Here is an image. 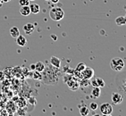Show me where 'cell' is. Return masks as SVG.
<instances>
[{"label": "cell", "instance_id": "1", "mask_svg": "<svg viewBox=\"0 0 126 116\" xmlns=\"http://www.w3.org/2000/svg\"><path fill=\"white\" fill-rule=\"evenodd\" d=\"M41 81L46 85H56L59 81L60 71L59 68L54 67L53 65L45 66V69L41 72Z\"/></svg>", "mask_w": 126, "mask_h": 116}, {"label": "cell", "instance_id": "2", "mask_svg": "<svg viewBox=\"0 0 126 116\" xmlns=\"http://www.w3.org/2000/svg\"><path fill=\"white\" fill-rule=\"evenodd\" d=\"M118 74L115 77V85L119 92L126 94V71L118 72Z\"/></svg>", "mask_w": 126, "mask_h": 116}, {"label": "cell", "instance_id": "3", "mask_svg": "<svg viewBox=\"0 0 126 116\" xmlns=\"http://www.w3.org/2000/svg\"><path fill=\"white\" fill-rule=\"evenodd\" d=\"M64 16V12L61 7H53L49 11V17L55 22H59Z\"/></svg>", "mask_w": 126, "mask_h": 116}, {"label": "cell", "instance_id": "4", "mask_svg": "<svg viewBox=\"0 0 126 116\" xmlns=\"http://www.w3.org/2000/svg\"><path fill=\"white\" fill-rule=\"evenodd\" d=\"M110 67L112 70L116 72L123 71L124 67V59H122L121 57H114L110 62Z\"/></svg>", "mask_w": 126, "mask_h": 116}, {"label": "cell", "instance_id": "5", "mask_svg": "<svg viewBox=\"0 0 126 116\" xmlns=\"http://www.w3.org/2000/svg\"><path fill=\"white\" fill-rule=\"evenodd\" d=\"M100 112L103 115L109 116L113 114V106L109 103H104L100 105Z\"/></svg>", "mask_w": 126, "mask_h": 116}, {"label": "cell", "instance_id": "6", "mask_svg": "<svg viewBox=\"0 0 126 116\" xmlns=\"http://www.w3.org/2000/svg\"><path fill=\"white\" fill-rule=\"evenodd\" d=\"M111 99L113 104H120L123 103L124 101V97L121 93H118V92H113L112 93V97Z\"/></svg>", "mask_w": 126, "mask_h": 116}, {"label": "cell", "instance_id": "7", "mask_svg": "<svg viewBox=\"0 0 126 116\" xmlns=\"http://www.w3.org/2000/svg\"><path fill=\"white\" fill-rule=\"evenodd\" d=\"M66 83H67L68 87H70V89L73 90V91L79 89V87H80V82H79V80H77L75 78H73V77H72L70 80H67Z\"/></svg>", "mask_w": 126, "mask_h": 116}, {"label": "cell", "instance_id": "8", "mask_svg": "<svg viewBox=\"0 0 126 116\" xmlns=\"http://www.w3.org/2000/svg\"><path fill=\"white\" fill-rule=\"evenodd\" d=\"M81 74H82V77L83 79H86V80H90L91 78L94 77V74H95V72L93 70L92 68L90 67H86L84 70L81 72Z\"/></svg>", "mask_w": 126, "mask_h": 116}, {"label": "cell", "instance_id": "9", "mask_svg": "<svg viewBox=\"0 0 126 116\" xmlns=\"http://www.w3.org/2000/svg\"><path fill=\"white\" fill-rule=\"evenodd\" d=\"M34 30H35V26H34V24H32V23L28 22V23H26V24L23 26V31H24L25 34H27V35L32 34Z\"/></svg>", "mask_w": 126, "mask_h": 116}, {"label": "cell", "instance_id": "10", "mask_svg": "<svg viewBox=\"0 0 126 116\" xmlns=\"http://www.w3.org/2000/svg\"><path fill=\"white\" fill-rule=\"evenodd\" d=\"M50 64L56 68H60L61 66V60L56 56H51L50 58Z\"/></svg>", "mask_w": 126, "mask_h": 116}, {"label": "cell", "instance_id": "11", "mask_svg": "<svg viewBox=\"0 0 126 116\" xmlns=\"http://www.w3.org/2000/svg\"><path fill=\"white\" fill-rule=\"evenodd\" d=\"M20 14H21L22 16H29V15L32 14L29 5H23V6H21V8H20Z\"/></svg>", "mask_w": 126, "mask_h": 116}, {"label": "cell", "instance_id": "12", "mask_svg": "<svg viewBox=\"0 0 126 116\" xmlns=\"http://www.w3.org/2000/svg\"><path fill=\"white\" fill-rule=\"evenodd\" d=\"M27 43V39L24 36H22L20 34L19 36L16 38V44L19 46H24Z\"/></svg>", "mask_w": 126, "mask_h": 116}, {"label": "cell", "instance_id": "13", "mask_svg": "<svg viewBox=\"0 0 126 116\" xmlns=\"http://www.w3.org/2000/svg\"><path fill=\"white\" fill-rule=\"evenodd\" d=\"M101 95V89L99 87H93L92 90H91V96L94 98H98Z\"/></svg>", "mask_w": 126, "mask_h": 116}, {"label": "cell", "instance_id": "14", "mask_svg": "<svg viewBox=\"0 0 126 116\" xmlns=\"http://www.w3.org/2000/svg\"><path fill=\"white\" fill-rule=\"evenodd\" d=\"M30 6V9H31V13L32 14H39V11H40V7H39V5L38 4H32V5H29Z\"/></svg>", "mask_w": 126, "mask_h": 116}, {"label": "cell", "instance_id": "15", "mask_svg": "<svg viewBox=\"0 0 126 116\" xmlns=\"http://www.w3.org/2000/svg\"><path fill=\"white\" fill-rule=\"evenodd\" d=\"M10 35L12 36V38H15V39H16L17 37L20 35L19 29H18L17 27H15V26L12 27V28L10 29Z\"/></svg>", "mask_w": 126, "mask_h": 116}, {"label": "cell", "instance_id": "16", "mask_svg": "<svg viewBox=\"0 0 126 116\" xmlns=\"http://www.w3.org/2000/svg\"><path fill=\"white\" fill-rule=\"evenodd\" d=\"M115 23L118 26H123L126 24V17L125 16H118L115 19Z\"/></svg>", "mask_w": 126, "mask_h": 116}, {"label": "cell", "instance_id": "17", "mask_svg": "<svg viewBox=\"0 0 126 116\" xmlns=\"http://www.w3.org/2000/svg\"><path fill=\"white\" fill-rule=\"evenodd\" d=\"M80 114L82 116H87L90 114V108H88V106L86 105H82L80 107Z\"/></svg>", "mask_w": 126, "mask_h": 116}, {"label": "cell", "instance_id": "18", "mask_svg": "<svg viewBox=\"0 0 126 116\" xmlns=\"http://www.w3.org/2000/svg\"><path fill=\"white\" fill-rule=\"evenodd\" d=\"M45 64L42 62H38L35 63V71H38L39 72H42V71L45 69Z\"/></svg>", "mask_w": 126, "mask_h": 116}, {"label": "cell", "instance_id": "19", "mask_svg": "<svg viewBox=\"0 0 126 116\" xmlns=\"http://www.w3.org/2000/svg\"><path fill=\"white\" fill-rule=\"evenodd\" d=\"M96 80H97V86L99 87H105V81L103 79H101V78L99 77H96Z\"/></svg>", "mask_w": 126, "mask_h": 116}, {"label": "cell", "instance_id": "20", "mask_svg": "<svg viewBox=\"0 0 126 116\" xmlns=\"http://www.w3.org/2000/svg\"><path fill=\"white\" fill-rule=\"evenodd\" d=\"M41 72H38V71H36V72H34L33 73V79L35 80H41Z\"/></svg>", "mask_w": 126, "mask_h": 116}, {"label": "cell", "instance_id": "21", "mask_svg": "<svg viewBox=\"0 0 126 116\" xmlns=\"http://www.w3.org/2000/svg\"><path fill=\"white\" fill-rule=\"evenodd\" d=\"M86 67H87V65H86L84 63H78V65H77V67H76L75 70L79 71V72H82Z\"/></svg>", "mask_w": 126, "mask_h": 116}, {"label": "cell", "instance_id": "22", "mask_svg": "<svg viewBox=\"0 0 126 116\" xmlns=\"http://www.w3.org/2000/svg\"><path fill=\"white\" fill-rule=\"evenodd\" d=\"M97 109V104L96 102H91L90 104V110L91 111H96Z\"/></svg>", "mask_w": 126, "mask_h": 116}, {"label": "cell", "instance_id": "23", "mask_svg": "<svg viewBox=\"0 0 126 116\" xmlns=\"http://www.w3.org/2000/svg\"><path fill=\"white\" fill-rule=\"evenodd\" d=\"M19 5H21V6H23V5H29L30 1L29 0H19Z\"/></svg>", "mask_w": 126, "mask_h": 116}, {"label": "cell", "instance_id": "24", "mask_svg": "<svg viewBox=\"0 0 126 116\" xmlns=\"http://www.w3.org/2000/svg\"><path fill=\"white\" fill-rule=\"evenodd\" d=\"M30 69H31L32 71H35V64H34V63L31 64V67H30Z\"/></svg>", "mask_w": 126, "mask_h": 116}, {"label": "cell", "instance_id": "25", "mask_svg": "<svg viewBox=\"0 0 126 116\" xmlns=\"http://www.w3.org/2000/svg\"><path fill=\"white\" fill-rule=\"evenodd\" d=\"M51 37L53 38L54 40H56V39H57V37H56V35H55V34H52V35H51Z\"/></svg>", "mask_w": 126, "mask_h": 116}, {"label": "cell", "instance_id": "26", "mask_svg": "<svg viewBox=\"0 0 126 116\" xmlns=\"http://www.w3.org/2000/svg\"><path fill=\"white\" fill-rule=\"evenodd\" d=\"M49 1H51L53 4H57V3L59 2V0H49Z\"/></svg>", "mask_w": 126, "mask_h": 116}, {"label": "cell", "instance_id": "27", "mask_svg": "<svg viewBox=\"0 0 126 116\" xmlns=\"http://www.w3.org/2000/svg\"><path fill=\"white\" fill-rule=\"evenodd\" d=\"M10 0H2V2L3 3H7V2H9Z\"/></svg>", "mask_w": 126, "mask_h": 116}, {"label": "cell", "instance_id": "28", "mask_svg": "<svg viewBox=\"0 0 126 116\" xmlns=\"http://www.w3.org/2000/svg\"><path fill=\"white\" fill-rule=\"evenodd\" d=\"M1 2H2V0H0V5H1Z\"/></svg>", "mask_w": 126, "mask_h": 116}, {"label": "cell", "instance_id": "29", "mask_svg": "<svg viewBox=\"0 0 126 116\" xmlns=\"http://www.w3.org/2000/svg\"><path fill=\"white\" fill-rule=\"evenodd\" d=\"M29 1H35V0H29Z\"/></svg>", "mask_w": 126, "mask_h": 116}, {"label": "cell", "instance_id": "30", "mask_svg": "<svg viewBox=\"0 0 126 116\" xmlns=\"http://www.w3.org/2000/svg\"><path fill=\"white\" fill-rule=\"evenodd\" d=\"M45 1H49V0H45Z\"/></svg>", "mask_w": 126, "mask_h": 116}]
</instances>
